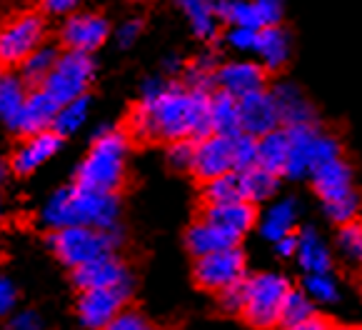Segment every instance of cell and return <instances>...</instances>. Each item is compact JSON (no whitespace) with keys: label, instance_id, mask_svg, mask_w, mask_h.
Masks as SVG:
<instances>
[{"label":"cell","instance_id":"cell-1","mask_svg":"<svg viewBox=\"0 0 362 330\" xmlns=\"http://www.w3.org/2000/svg\"><path fill=\"white\" fill-rule=\"evenodd\" d=\"M133 133L143 140H203L213 135L210 93L150 78L130 118Z\"/></svg>","mask_w":362,"mask_h":330},{"label":"cell","instance_id":"cell-2","mask_svg":"<svg viewBox=\"0 0 362 330\" xmlns=\"http://www.w3.org/2000/svg\"><path fill=\"white\" fill-rule=\"evenodd\" d=\"M120 203L115 193H100L90 188H60L48 198L43 208V223L53 230L63 228H98L112 230L117 228Z\"/></svg>","mask_w":362,"mask_h":330},{"label":"cell","instance_id":"cell-3","mask_svg":"<svg viewBox=\"0 0 362 330\" xmlns=\"http://www.w3.org/2000/svg\"><path fill=\"white\" fill-rule=\"evenodd\" d=\"M125 160H128V138L120 130L100 128L86 160L80 163L75 186L115 193L125 181Z\"/></svg>","mask_w":362,"mask_h":330},{"label":"cell","instance_id":"cell-4","mask_svg":"<svg viewBox=\"0 0 362 330\" xmlns=\"http://www.w3.org/2000/svg\"><path fill=\"white\" fill-rule=\"evenodd\" d=\"M285 133H288L290 143L285 176L293 178V181L313 176V171H317L320 165L342 158L340 140L335 135L325 133V130H320L317 123L293 125V128H285Z\"/></svg>","mask_w":362,"mask_h":330},{"label":"cell","instance_id":"cell-5","mask_svg":"<svg viewBox=\"0 0 362 330\" xmlns=\"http://www.w3.org/2000/svg\"><path fill=\"white\" fill-rule=\"evenodd\" d=\"M120 243L117 228L98 230V228H63L50 235V248L68 268H83L88 263H95L100 258L115 256V248Z\"/></svg>","mask_w":362,"mask_h":330},{"label":"cell","instance_id":"cell-6","mask_svg":"<svg viewBox=\"0 0 362 330\" xmlns=\"http://www.w3.org/2000/svg\"><path fill=\"white\" fill-rule=\"evenodd\" d=\"M290 290H293V285L280 273H257V275L245 278L243 318L252 328L260 330L280 325V313H283V303Z\"/></svg>","mask_w":362,"mask_h":330},{"label":"cell","instance_id":"cell-7","mask_svg":"<svg viewBox=\"0 0 362 330\" xmlns=\"http://www.w3.org/2000/svg\"><path fill=\"white\" fill-rule=\"evenodd\" d=\"M93 73H95V63H93L90 55L68 50L65 55H58V63L45 78L43 91L58 106H65V103H73L78 98H86Z\"/></svg>","mask_w":362,"mask_h":330},{"label":"cell","instance_id":"cell-8","mask_svg":"<svg viewBox=\"0 0 362 330\" xmlns=\"http://www.w3.org/2000/svg\"><path fill=\"white\" fill-rule=\"evenodd\" d=\"M45 25L35 13H23L0 25V65H23L43 45Z\"/></svg>","mask_w":362,"mask_h":330},{"label":"cell","instance_id":"cell-9","mask_svg":"<svg viewBox=\"0 0 362 330\" xmlns=\"http://www.w3.org/2000/svg\"><path fill=\"white\" fill-rule=\"evenodd\" d=\"M133 285H115V288H95L83 290L78 300V318L88 330H103L110 325L117 315L123 313L128 303Z\"/></svg>","mask_w":362,"mask_h":330},{"label":"cell","instance_id":"cell-10","mask_svg":"<svg viewBox=\"0 0 362 330\" xmlns=\"http://www.w3.org/2000/svg\"><path fill=\"white\" fill-rule=\"evenodd\" d=\"M195 280H197V285L205 288V290L220 293L225 288L245 280V256H243V251L235 245V248H228V251L197 258Z\"/></svg>","mask_w":362,"mask_h":330},{"label":"cell","instance_id":"cell-11","mask_svg":"<svg viewBox=\"0 0 362 330\" xmlns=\"http://www.w3.org/2000/svg\"><path fill=\"white\" fill-rule=\"evenodd\" d=\"M215 83L228 96L243 98L265 91V68L255 60H233L215 70Z\"/></svg>","mask_w":362,"mask_h":330},{"label":"cell","instance_id":"cell-12","mask_svg":"<svg viewBox=\"0 0 362 330\" xmlns=\"http://www.w3.org/2000/svg\"><path fill=\"white\" fill-rule=\"evenodd\" d=\"M233 138L225 135H208V138L195 143V160H192V173L203 183L220 178L225 173H233Z\"/></svg>","mask_w":362,"mask_h":330},{"label":"cell","instance_id":"cell-13","mask_svg":"<svg viewBox=\"0 0 362 330\" xmlns=\"http://www.w3.org/2000/svg\"><path fill=\"white\" fill-rule=\"evenodd\" d=\"M280 125L283 123H280V113H277L275 98L270 91L252 93V96L240 101V128H243V133L252 135V138H262Z\"/></svg>","mask_w":362,"mask_h":330},{"label":"cell","instance_id":"cell-14","mask_svg":"<svg viewBox=\"0 0 362 330\" xmlns=\"http://www.w3.org/2000/svg\"><path fill=\"white\" fill-rule=\"evenodd\" d=\"M107 21L95 13H75L65 21L63 25V43L68 45V50L75 53L90 55L95 48H100L107 38Z\"/></svg>","mask_w":362,"mask_h":330},{"label":"cell","instance_id":"cell-15","mask_svg":"<svg viewBox=\"0 0 362 330\" xmlns=\"http://www.w3.org/2000/svg\"><path fill=\"white\" fill-rule=\"evenodd\" d=\"M203 220H208L210 225L220 228L225 235L238 243L245 233H250L257 223V210L252 203L238 200V203H225V205H205Z\"/></svg>","mask_w":362,"mask_h":330},{"label":"cell","instance_id":"cell-16","mask_svg":"<svg viewBox=\"0 0 362 330\" xmlns=\"http://www.w3.org/2000/svg\"><path fill=\"white\" fill-rule=\"evenodd\" d=\"M310 178H313V188L320 195V200H322V205L357 193L355 178H352V168L345 158H337L325 165H320L317 171H313Z\"/></svg>","mask_w":362,"mask_h":330},{"label":"cell","instance_id":"cell-17","mask_svg":"<svg viewBox=\"0 0 362 330\" xmlns=\"http://www.w3.org/2000/svg\"><path fill=\"white\" fill-rule=\"evenodd\" d=\"M73 280L80 290H95V288H115V285H133L130 271L123 261L115 256L100 258L95 263H88L83 268H75Z\"/></svg>","mask_w":362,"mask_h":330},{"label":"cell","instance_id":"cell-18","mask_svg":"<svg viewBox=\"0 0 362 330\" xmlns=\"http://www.w3.org/2000/svg\"><path fill=\"white\" fill-rule=\"evenodd\" d=\"M60 135L53 133V130H45V133H35L28 135V140L21 145V148L13 153L11 158V168L18 173V176H28V173L37 171L43 163H48L60 148Z\"/></svg>","mask_w":362,"mask_h":330},{"label":"cell","instance_id":"cell-19","mask_svg":"<svg viewBox=\"0 0 362 330\" xmlns=\"http://www.w3.org/2000/svg\"><path fill=\"white\" fill-rule=\"evenodd\" d=\"M58 110H60V106L43 91V88L28 93V101H25V106H23L21 118H18L16 133H23V135L45 133L48 128H53V120H55V115H58Z\"/></svg>","mask_w":362,"mask_h":330},{"label":"cell","instance_id":"cell-20","mask_svg":"<svg viewBox=\"0 0 362 330\" xmlns=\"http://www.w3.org/2000/svg\"><path fill=\"white\" fill-rule=\"evenodd\" d=\"M272 98H275L277 113H280V123L285 128H293V125H308V123H315V110L310 106V101L303 96V91L290 83H283L277 86L275 91H270Z\"/></svg>","mask_w":362,"mask_h":330},{"label":"cell","instance_id":"cell-21","mask_svg":"<svg viewBox=\"0 0 362 330\" xmlns=\"http://www.w3.org/2000/svg\"><path fill=\"white\" fill-rule=\"evenodd\" d=\"M187 18L192 33L203 40H213L220 25V0H173Z\"/></svg>","mask_w":362,"mask_h":330},{"label":"cell","instance_id":"cell-22","mask_svg":"<svg viewBox=\"0 0 362 330\" xmlns=\"http://www.w3.org/2000/svg\"><path fill=\"white\" fill-rule=\"evenodd\" d=\"M255 53L265 70H280L290 60V35L280 25L260 28Z\"/></svg>","mask_w":362,"mask_h":330},{"label":"cell","instance_id":"cell-23","mask_svg":"<svg viewBox=\"0 0 362 330\" xmlns=\"http://www.w3.org/2000/svg\"><path fill=\"white\" fill-rule=\"evenodd\" d=\"M298 263L303 266L305 275L310 273H332V253L313 228L298 233Z\"/></svg>","mask_w":362,"mask_h":330},{"label":"cell","instance_id":"cell-24","mask_svg":"<svg viewBox=\"0 0 362 330\" xmlns=\"http://www.w3.org/2000/svg\"><path fill=\"white\" fill-rule=\"evenodd\" d=\"M295 225H298V203L293 198H285V200H277L275 205H270V210L260 223V233L262 238L275 245L277 240L293 235Z\"/></svg>","mask_w":362,"mask_h":330},{"label":"cell","instance_id":"cell-25","mask_svg":"<svg viewBox=\"0 0 362 330\" xmlns=\"http://www.w3.org/2000/svg\"><path fill=\"white\" fill-rule=\"evenodd\" d=\"M185 240H187V251H190L195 258L213 256V253L228 251V248H235V245H238L230 235H225L220 228L210 225L208 220H197L195 225H190Z\"/></svg>","mask_w":362,"mask_h":330},{"label":"cell","instance_id":"cell-26","mask_svg":"<svg viewBox=\"0 0 362 330\" xmlns=\"http://www.w3.org/2000/svg\"><path fill=\"white\" fill-rule=\"evenodd\" d=\"M210 125L215 135L235 138L243 133L240 128V101L228 93H210Z\"/></svg>","mask_w":362,"mask_h":330},{"label":"cell","instance_id":"cell-27","mask_svg":"<svg viewBox=\"0 0 362 330\" xmlns=\"http://www.w3.org/2000/svg\"><path fill=\"white\" fill-rule=\"evenodd\" d=\"M288 153H290V143L285 128H277L272 133L257 138V168L272 173V176H285Z\"/></svg>","mask_w":362,"mask_h":330},{"label":"cell","instance_id":"cell-28","mask_svg":"<svg viewBox=\"0 0 362 330\" xmlns=\"http://www.w3.org/2000/svg\"><path fill=\"white\" fill-rule=\"evenodd\" d=\"M25 101V80L18 78V75H0V120L6 123L11 130H16Z\"/></svg>","mask_w":362,"mask_h":330},{"label":"cell","instance_id":"cell-29","mask_svg":"<svg viewBox=\"0 0 362 330\" xmlns=\"http://www.w3.org/2000/svg\"><path fill=\"white\" fill-rule=\"evenodd\" d=\"M205 205H225V203H238L245 200V190H243V176L238 171L225 173L220 178H213L203 186Z\"/></svg>","mask_w":362,"mask_h":330},{"label":"cell","instance_id":"cell-30","mask_svg":"<svg viewBox=\"0 0 362 330\" xmlns=\"http://www.w3.org/2000/svg\"><path fill=\"white\" fill-rule=\"evenodd\" d=\"M243 176V190H245V200L247 203H260L267 200V198L275 195L277 190V178L280 176H272V173L262 171V168H250V171L240 173Z\"/></svg>","mask_w":362,"mask_h":330},{"label":"cell","instance_id":"cell-31","mask_svg":"<svg viewBox=\"0 0 362 330\" xmlns=\"http://www.w3.org/2000/svg\"><path fill=\"white\" fill-rule=\"evenodd\" d=\"M220 21H225L230 28H262L252 0H220Z\"/></svg>","mask_w":362,"mask_h":330},{"label":"cell","instance_id":"cell-32","mask_svg":"<svg viewBox=\"0 0 362 330\" xmlns=\"http://www.w3.org/2000/svg\"><path fill=\"white\" fill-rule=\"evenodd\" d=\"M305 293L313 303L332 305L340 300V285L332 273H310L305 275Z\"/></svg>","mask_w":362,"mask_h":330},{"label":"cell","instance_id":"cell-33","mask_svg":"<svg viewBox=\"0 0 362 330\" xmlns=\"http://www.w3.org/2000/svg\"><path fill=\"white\" fill-rule=\"evenodd\" d=\"M55 63H58V53H55V48H50V45H40V48H37L35 53H33L30 58L21 65L23 80H25V83H33V86H35V83H45V78H48L50 70L55 68Z\"/></svg>","mask_w":362,"mask_h":330},{"label":"cell","instance_id":"cell-34","mask_svg":"<svg viewBox=\"0 0 362 330\" xmlns=\"http://www.w3.org/2000/svg\"><path fill=\"white\" fill-rule=\"evenodd\" d=\"M337 251L352 266H362V220H350L337 230Z\"/></svg>","mask_w":362,"mask_h":330},{"label":"cell","instance_id":"cell-35","mask_svg":"<svg viewBox=\"0 0 362 330\" xmlns=\"http://www.w3.org/2000/svg\"><path fill=\"white\" fill-rule=\"evenodd\" d=\"M86 118H88V98H78L73 103H65V106H60L58 115L53 120V133H58L60 138L75 133L86 123Z\"/></svg>","mask_w":362,"mask_h":330},{"label":"cell","instance_id":"cell-36","mask_svg":"<svg viewBox=\"0 0 362 330\" xmlns=\"http://www.w3.org/2000/svg\"><path fill=\"white\" fill-rule=\"evenodd\" d=\"M315 313V303L308 298L305 290H290L288 298L283 303V313H280V328L283 325H295V323H303V320L313 318Z\"/></svg>","mask_w":362,"mask_h":330},{"label":"cell","instance_id":"cell-37","mask_svg":"<svg viewBox=\"0 0 362 330\" xmlns=\"http://www.w3.org/2000/svg\"><path fill=\"white\" fill-rule=\"evenodd\" d=\"M233 165L238 173H245L257 165V138L240 133L233 138Z\"/></svg>","mask_w":362,"mask_h":330},{"label":"cell","instance_id":"cell-38","mask_svg":"<svg viewBox=\"0 0 362 330\" xmlns=\"http://www.w3.org/2000/svg\"><path fill=\"white\" fill-rule=\"evenodd\" d=\"M322 208H325V215L332 223L345 225V223H350V220H357V213H360V208H362V198H360V193H352V195L340 198V200H335V203H327Z\"/></svg>","mask_w":362,"mask_h":330},{"label":"cell","instance_id":"cell-39","mask_svg":"<svg viewBox=\"0 0 362 330\" xmlns=\"http://www.w3.org/2000/svg\"><path fill=\"white\" fill-rule=\"evenodd\" d=\"M195 143L197 140H175L168 145V163L175 171H192V160H195Z\"/></svg>","mask_w":362,"mask_h":330},{"label":"cell","instance_id":"cell-40","mask_svg":"<svg viewBox=\"0 0 362 330\" xmlns=\"http://www.w3.org/2000/svg\"><path fill=\"white\" fill-rule=\"evenodd\" d=\"M218 303L225 313L230 315H243V305H245V280L235 283V285L225 288L218 293Z\"/></svg>","mask_w":362,"mask_h":330},{"label":"cell","instance_id":"cell-41","mask_svg":"<svg viewBox=\"0 0 362 330\" xmlns=\"http://www.w3.org/2000/svg\"><path fill=\"white\" fill-rule=\"evenodd\" d=\"M252 6H255L257 21L262 28H275L283 21L285 0H252Z\"/></svg>","mask_w":362,"mask_h":330},{"label":"cell","instance_id":"cell-42","mask_svg":"<svg viewBox=\"0 0 362 330\" xmlns=\"http://www.w3.org/2000/svg\"><path fill=\"white\" fill-rule=\"evenodd\" d=\"M257 33L255 28H230L225 40L233 50L238 53H255V45H257Z\"/></svg>","mask_w":362,"mask_h":330},{"label":"cell","instance_id":"cell-43","mask_svg":"<svg viewBox=\"0 0 362 330\" xmlns=\"http://www.w3.org/2000/svg\"><path fill=\"white\" fill-rule=\"evenodd\" d=\"M103 330H158V328H155L145 315L135 313V310H123V313L117 315L110 325H105Z\"/></svg>","mask_w":362,"mask_h":330},{"label":"cell","instance_id":"cell-44","mask_svg":"<svg viewBox=\"0 0 362 330\" xmlns=\"http://www.w3.org/2000/svg\"><path fill=\"white\" fill-rule=\"evenodd\" d=\"M16 303H18V288L16 283L8 275L0 273V320L11 318L16 313Z\"/></svg>","mask_w":362,"mask_h":330},{"label":"cell","instance_id":"cell-45","mask_svg":"<svg viewBox=\"0 0 362 330\" xmlns=\"http://www.w3.org/2000/svg\"><path fill=\"white\" fill-rule=\"evenodd\" d=\"M6 330H43V318L35 310H21L8 318Z\"/></svg>","mask_w":362,"mask_h":330},{"label":"cell","instance_id":"cell-46","mask_svg":"<svg viewBox=\"0 0 362 330\" xmlns=\"http://www.w3.org/2000/svg\"><path fill=\"white\" fill-rule=\"evenodd\" d=\"M140 33H143V23L138 18H133V21H125L123 25L117 28V40H120L123 48H128V45H133L138 40Z\"/></svg>","mask_w":362,"mask_h":330},{"label":"cell","instance_id":"cell-47","mask_svg":"<svg viewBox=\"0 0 362 330\" xmlns=\"http://www.w3.org/2000/svg\"><path fill=\"white\" fill-rule=\"evenodd\" d=\"M80 0H40V6L48 16H68L78 8Z\"/></svg>","mask_w":362,"mask_h":330},{"label":"cell","instance_id":"cell-48","mask_svg":"<svg viewBox=\"0 0 362 330\" xmlns=\"http://www.w3.org/2000/svg\"><path fill=\"white\" fill-rule=\"evenodd\" d=\"M280 330H332L330 323L325 318H320V315H313V318L303 320V323H295V325H283Z\"/></svg>","mask_w":362,"mask_h":330},{"label":"cell","instance_id":"cell-49","mask_svg":"<svg viewBox=\"0 0 362 330\" xmlns=\"http://www.w3.org/2000/svg\"><path fill=\"white\" fill-rule=\"evenodd\" d=\"M275 253L280 258H295L298 256V233L288 235V238H283V240H277Z\"/></svg>","mask_w":362,"mask_h":330},{"label":"cell","instance_id":"cell-50","mask_svg":"<svg viewBox=\"0 0 362 330\" xmlns=\"http://www.w3.org/2000/svg\"><path fill=\"white\" fill-rule=\"evenodd\" d=\"M6 176H8V168H6V163H3V160H0V186H3V183H6Z\"/></svg>","mask_w":362,"mask_h":330},{"label":"cell","instance_id":"cell-51","mask_svg":"<svg viewBox=\"0 0 362 330\" xmlns=\"http://www.w3.org/2000/svg\"><path fill=\"white\" fill-rule=\"evenodd\" d=\"M0 215H3V200H0Z\"/></svg>","mask_w":362,"mask_h":330},{"label":"cell","instance_id":"cell-52","mask_svg":"<svg viewBox=\"0 0 362 330\" xmlns=\"http://www.w3.org/2000/svg\"><path fill=\"white\" fill-rule=\"evenodd\" d=\"M355 330H362V325H357V328H355Z\"/></svg>","mask_w":362,"mask_h":330}]
</instances>
